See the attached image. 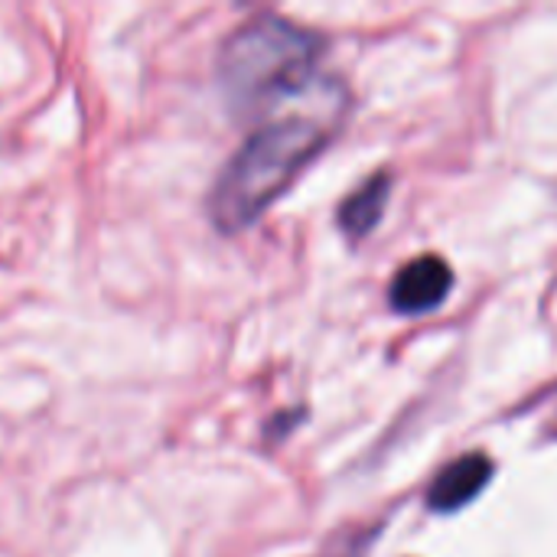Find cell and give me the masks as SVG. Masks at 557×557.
Wrapping results in <instances>:
<instances>
[{"instance_id":"cell-1","label":"cell","mask_w":557,"mask_h":557,"mask_svg":"<svg viewBox=\"0 0 557 557\" xmlns=\"http://www.w3.org/2000/svg\"><path fill=\"white\" fill-rule=\"evenodd\" d=\"M346 111V88L339 82L317 78L300 111H281L258 131H251L212 186V222L225 235H235L258 222L271 209V202H277L290 189V183L320 157V150H326Z\"/></svg>"},{"instance_id":"cell-2","label":"cell","mask_w":557,"mask_h":557,"mask_svg":"<svg viewBox=\"0 0 557 557\" xmlns=\"http://www.w3.org/2000/svg\"><path fill=\"white\" fill-rule=\"evenodd\" d=\"M323 39L277 13L242 23L219 52V82L238 114L277 108L284 98L304 95L317 78Z\"/></svg>"},{"instance_id":"cell-3","label":"cell","mask_w":557,"mask_h":557,"mask_svg":"<svg viewBox=\"0 0 557 557\" xmlns=\"http://www.w3.org/2000/svg\"><path fill=\"white\" fill-rule=\"evenodd\" d=\"M454 287V271L444 258L437 255H421L414 261H408L388 287V300L398 313L408 317H421L437 310Z\"/></svg>"},{"instance_id":"cell-4","label":"cell","mask_w":557,"mask_h":557,"mask_svg":"<svg viewBox=\"0 0 557 557\" xmlns=\"http://www.w3.org/2000/svg\"><path fill=\"white\" fill-rule=\"evenodd\" d=\"M490 480L493 460L486 454H463L434 476V483L428 486V506L441 516L460 512L490 486Z\"/></svg>"},{"instance_id":"cell-5","label":"cell","mask_w":557,"mask_h":557,"mask_svg":"<svg viewBox=\"0 0 557 557\" xmlns=\"http://www.w3.org/2000/svg\"><path fill=\"white\" fill-rule=\"evenodd\" d=\"M388 193H392V176L382 170L375 176H369L356 193H349L339 206V228L349 238H366L385 215L388 206Z\"/></svg>"}]
</instances>
